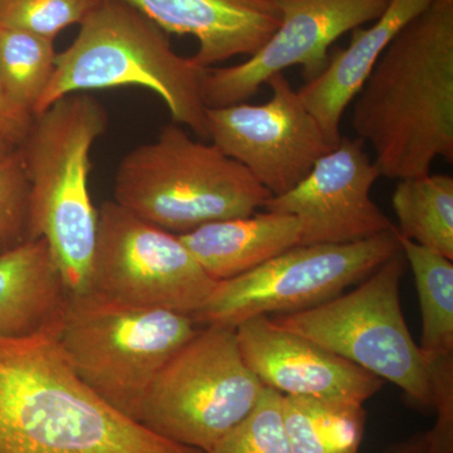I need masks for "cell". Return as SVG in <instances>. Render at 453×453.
I'll list each match as a JSON object with an SVG mask.
<instances>
[{
  "label": "cell",
  "instance_id": "19",
  "mask_svg": "<svg viewBox=\"0 0 453 453\" xmlns=\"http://www.w3.org/2000/svg\"><path fill=\"white\" fill-rule=\"evenodd\" d=\"M281 405L292 453H359L363 404L282 395Z\"/></svg>",
  "mask_w": 453,
  "mask_h": 453
},
{
  "label": "cell",
  "instance_id": "5",
  "mask_svg": "<svg viewBox=\"0 0 453 453\" xmlns=\"http://www.w3.org/2000/svg\"><path fill=\"white\" fill-rule=\"evenodd\" d=\"M273 195L216 145L166 125L116 170L113 202L140 219L184 234L216 220L251 216Z\"/></svg>",
  "mask_w": 453,
  "mask_h": 453
},
{
  "label": "cell",
  "instance_id": "9",
  "mask_svg": "<svg viewBox=\"0 0 453 453\" xmlns=\"http://www.w3.org/2000/svg\"><path fill=\"white\" fill-rule=\"evenodd\" d=\"M399 251L396 226L357 242L292 247L250 273L217 282L192 318L198 326L235 329L256 316L314 308L365 281Z\"/></svg>",
  "mask_w": 453,
  "mask_h": 453
},
{
  "label": "cell",
  "instance_id": "20",
  "mask_svg": "<svg viewBox=\"0 0 453 453\" xmlns=\"http://www.w3.org/2000/svg\"><path fill=\"white\" fill-rule=\"evenodd\" d=\"M55 41L0 27V97L14 120L31 124L55 71Z\"/></svg>",
  "mask_w": 453,
  "mask_h": 453
},
{
  "label": "cell",
  "instance_id": "3",
  "mask_svg": "<svg viewBox=\"0 0 453 453\" xmlns=\"http://www.w3.org/2000/svg\"><path fill=\"white\" fill-rule=\"evenodd\" d=\"M80 26L73 43L57 53L35 116L68 95L139 86L162 98L177 124L208 139L202 89L207 68L175 53L168 33L122 0H101Z\"/></svg>",
  "mask_w": 453,
  "mask_h": 453
},
{
  "label": "cell",
  "instance_id": "27",
  "mask_svg": "<svg viewBox=\"0 0 453 453\" xmlns=\"http://www.w3.org/2000/svg\"><path fill=\"white\" fill-rule=\"evenodd\" d=\"M384 453H442L432 446L428 440L427 434H416L405 442L390 446Z\"/></svg>",
  "mask_w": 453,
  "mask_h": 453
},
{
  "label": "cell",
  "instance_id": "17",
  "mask_svg": "<svg viewBox=\"0 0 453 453\" xmlns=\"http://www.w3.org/2000/svg\"><path fill=\"white\" fill-rule=\"evenodd\" d=\"M179 238L211 279L223 281L300 246V225L291 214L256 211L207 223Z\"/></svg>",
  "mask_w": 453,
  "mask_h": 453
},
{
  "label": "cell",
  "instance_id": "11",
  "mask_svg": "<svg viewBox=\"0 0 453 453\" xmlns=\"http://www.w3.org/2000/svg\"><path fill=\"white\" fill-rule=\"evenodd\" d=\"M271 98L207 109L208 139L279 196L300 184L334 148L285 73L268 80Z\"/></svg>",
  "mask_w": 453,
  "mask_h": 453
},
{
  "label": "cell",
  "instance_id": "22",
  "mask_svg": "<svg viewBox=\"0 0 453 453\" xmlns=\"http://www.w3.org/2000/svg\"><path fill=\"white\" fill-rule=\"evenodd\" d=\"M396 238L416 281L422 312L419 349L429 365L453 354V262L398 232Z\"/></svg>",
  "mask_w": 453,
  "mask_h": 453
},
{
  "label": "cell",
  "instance_id": "4",
  "mask_svg": "<svg viewBox=\"0 0 453 453\" xmlns=\"http://www.w3.org/2000/svg\"><path fill=\"white\" fill-rule=\"evenodd\" d=\"M109 116L91 95H68L33 118L19 148L31 183L32 240L43 238L70 294L88 290L97 211L89 153Z\"/></svg>",
  "mask_w": 453,
  "mask_h": 453
},
{
  "label": "cell",
  "instance_id": "18",
  "mask_svg": "<svg viewBox=\"0 0 453 453\" xmlns=\"http://www.w3.org/2000/svg\"><path fill=\"white\" fill-rule=\"evenodd\" d=\"M68 294L43 238L0 253V336L32 335L58 325Z\"/></svg>",
  "mask_w": 453,
  "mask_h": 453
},
{
  "label": "cell",
  "instance_id": "2",
  "mask_svg": "<svg viewBox=\"0 0 453 453\" xmlns=\"http://www.w3.org/2000/svg\"><path fill=\"white\" fill-rule=\"evenodd\" d=\"M58 329L0 336V453H202L95 395L65 359Z\"/></svg>",
  "mask_w": 453,
  "mask_h": 453
},
{
  "label": "cell",
  "instance_id": "24",
  "mask_svg": "<svg viewBox=\"0 0 453 453\" xmlns=\"http://www.w3.org/2000/svg\"><path fill=\"white\" fill-rule=\"evenodd\" d=\"M101 0H0V27L22 29L55 41L81 25Z\"/></svg>",
  "mask_w": 453,
  "mask_h": 453
},
{
  "label": "cell",
  "instance_id": "1",
  "mask_svg": "<svg viewBox=\"0 0 453 453\" xmlns=\"http://www.w3.org/2000/svg\"><path fill=\"white\" fill-rule=\"evenodd\" d=\"M357 138L380 177H422L453 160V0H434L390 42L353 100Z\"/></svg>",
  "mask_w": 453,
  "mask_h": 453
},
{
  "label": "cell",
  "instance_id": "8",
  "mask_svg": "<svg viewBox=\"0 0 453 453\" xmlns=\"http://www.w3.org/2000/svg\"><path fill=\"white\" fill-rule=\"evenodd\" d=\"M264 389L244 363L234 327L199 326L155 378L139 423L207 452L251 413Z\"/></svg>",
  "mask_w": 453,
  "mask_h": 453
},
{
  "label": "cell",
  "instance_id": "23",
  "mask_svg": "<svg viewBox=\"0 0 453 453\" xmlns=\"http://www.w3.org/2000/svg\"><path fill=\"white\" fill-rule=\"evenodd\" d=\"M282 395L265 387L251 413L210 451L202 453H292L283 427Z\"/></svg>",
  "mask_w": 453,
  "mask_h": 453
},
{
  "label": "cell",
  "instance_id": "26",
  "mask_svg": "<svg viewBox=\"0 0 453 453\" xmlns=\"http://www.w3.org/2000/svg\"><path fill=\"white\" fill-rule=\"evenodd\" d=\"M28 127L0 120V160L16 150L25 138Z\"/></svg>",
  "mask_w": 453,
  "mask_h": 453
},
{
  "label": "cell",
  "instance_id": "7",
  "mask_svg": "<svg viewBox=\"0 0 453 453\" xmlns=\"http://www.w3.org/2000/svg\"><path fill=\"white\" fill-rule=\"evenodd\" d=\"M403 271L404 256L399 251L353 291L271 320L395 384L411 403L434 410L431 368L402 311L399 286Z\"/></svg>",
  "mask_w": 453,
  "mask_h": 453
},
{
  "label": "cell",
  "instance_id": "16",
  "mask_svg": "<svg viewBox=\"0 0 453 453\" xmlns=\"http://www.w3.org/2000/svg\"><path fill=\"white\" fill-rule=\"evenodd\" d=\"M434 0H390L381 16L369 27L351 31L347 49L333 50L323 73L305 82L297 94L312 113L325 136L336 145L340 124L372 68L396 35Z\"/></svg>",
  "mask_w": 453,
  "mask_h": 453
},
{
  "label": "cell",
  "instance_id": "21",
  "mask_svg": "<svg viewBox=\"0 0 453 453\" xmlns=\"http://www.w3.org/2000/svg\"><path fill=\"white\" fill-rule=\"evenodd\" d=\"M399 235L453 261V178L429 174L398 180L393 193Z\"/></svg>",
  "mask_w": 453,
  "mask_h": 453
},
{
  "label": "cell",
  "instance_id": "14",
  "mask_svg": "<svg viewBox=\"0 0 453 453\" xmlns=\"http://www.w3.org/2000/svg\"><path fill=\"white\" fill-rule=\"evenodd\" d=\"M244 363L265 387L282 395L363 404L383 380L344 357L282 329L267 316L235 327Z\"/></svg>",
  "mask_w": 453,
  "mask_h": 453
},
{
  "label": "cell",
  "instance_id": "28",
  "mask_svg": "<svg viewBox=\"0 0 453 453\" xmlns=\"http://www.w3.org/2000/svg\"><path fill=\"white\" fill-rule=\"evenodd\" d=\"M0 120L13 122V124L20 125V127H26L31 125L22 124V122L14 120V119L12 118L11 113L8 112L7 107H5L4 103H3L2 97H0Z\"/></svg>",
  "mask_w": 453,
  "mask_h": 453
},
{
  "label": "cell",
  "instance_id": "13",
  "mask_svg": "<svg viewBox=\"0 0 453 453\" xmlns=\"http://www.w3.org/2000/svg\"><path fill=\"white\" fill-rule=\"evenodd\" d=\"M362 139L342 136L290 192L271 196L265 211L296 217L300 246L357 242L395 228L372 199L380 170Z\"/></svg>",
  "mask_w": 453,
  "mask_h": 453
},
{
  "label": "cell",
  "instance_id": "25",
  "mask_svg": "<svg viewBox=\"0 0 453 453\" xmlns=\"http://www.w3.org/2000/svg\"><path fill=\"white\" fill-rule=\"evenodd\" d=\"M32 241L31 183L19 146L0 160V253Z\"/></svg>",
  "mask_w": 453,
  "mask_h": 453
},
{
  "label": "cell",
  "instance_id": "15",
  "mask_svg": "<svg viewBox=\"0 0 453 453\" xmlns=\"http://www.w3.org/2000/svg\"><path fill=\"white\" fill-rule=\"evenodd\" d=\"M166 33L199 42L192 57L203 68L252 56L281 23L277 0H122Z\"/></svg>",
  "mask_w": 453,
  "mask_h": 453
},
{
  "label": "cell",
  "instance_id": "6",
  "mask_svg": "<svg viewBox=\"0 0 453 453\" xmlns=\"http://www.w3.org/2000/svg\"><path fill=\"white\" fill-rule=\"evenodd\" d=\"M198 329L190 315L127 305L88 290L68 294L58 342L95 395L139 422L155 378Z\"/></svg>",
  "mask_w": 453,
  "mask_h": 453
},
{
  "label": "cell",
  "instance_id": "10",
  "mask_svg": "<svg viewBox=\"0 0 453 453\" xmlns=\"http://www.w3.org/2000/svg\"><path fill=\"white\" fill-rule=\"evenodd\" d=\"M178 234L113 201L97 211L88 290L109 299L192 316L216 286Z\"/></svg>",
  "mask_w": 453,
  "mask_h": 453
},
{
  "label": "cell",
  "instance_id": "12",
  "mask_svg": "<svg viewBox=\"0 0 453 453\" xmlns=\"http://www.w3.org/2000/svg\"><path fill=\"white\" fill-rule=\"evenodd\" d=\"M390 0H277L281 23L249 59L207 68L203 100L207 109L246 103L276 74L303 67L306 82L323 73L330 47L345 33L374 22Z\"/></svg>",
  "mask_w": 453,
  "mask_h": 453
}]
</instances>
